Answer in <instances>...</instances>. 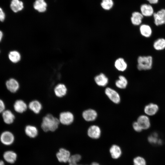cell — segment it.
<instances>
[{
    "mask_svg": "<svg viewBox=\"0 0 165 165\" xmlns=\"http://www.w3.org/2000/svg\"><path fill=\"white\" fill-rule=\"evenodd\" d=\"M154 49L157 50H161L165 49V39L158 38L155 41L153 44Z\"/></svg>",
    "mask_w": 165,
    "mask_h": 165,
    "instance_id": "4316f807",
    "label": "cell"
},
{
    "mask_svg": "<svg viewBox=\"0 0 165 165\" xmlns=\"http://www.w3.org/2000/svg\"><path fill=\"white\" fill-rule=\"evenodd\" d=\"M74 116L70 112H63L61 113L59 116L60 123L65 125L71 124L74 120Z\"/></svg>",
    "mask_w": 165,
    "mask_h": 165,
    "instance_id": "3957f363",
    "label": "cell"
},
{
    "mask_svg": "<svg viewBox=\"0 0 165 165\" xmlns=\"http://www.w3.org/2000/svg\"><path fill=\"white\" fill-rule=\"evenodd\" d=\"M134 165H147L145 160L143 157L138 156L133 160Z\"/></svg>",
    "mask_w": 165,
    "mask_h": 165,
    "instance_id": "1f68e13d",
    "label": "cell"
},
{
    "mask_svg": "<svg viewBox=\"0 0 165 165\" xmlns=\"http://www.w3.org/2000/svg\"><path fill=\"white\" fill-rule=\"evenodd\" d=\"M141 13L145 16H150L153 15L154 10L152 6L149 4H143L141 6Z\"/></svg>",
    "mask_w": 165,
    "mask_h": 165,
    "instance_id": "ac0fdd59",
    "label": "cell"
},
{
    "mask_svg": "<svg viewBox=\"0 0 165 165\" xmlns=\"http://www.w3.org/2000/svg\"><path fill=\"white\" fill-rule=\"evenodd\" d=\"M14 139L13 134L9 131H3L0 136V141L1 142L5 145H11L13 143Z\"/></svg>",
    "mask_w": 165,
    "mask_h": 165,
    "instance_id": "277c9868",
    "label": "cell"
},
{
    "mask_svg": "<svg viewBox=\"0 0 165 165\" xmlns=\"http://www.w3.org/2000/svg\"><path fill=\"white\" fill-rule=\"evenodd\" d=\"M94 81L97 84L100 86H105L108 82V78L102 73L96 76L94 78Z\"/></svg>",
    "mask_w": 165,
    "mask_h": 165,
    "instance_id": "d6986e66",
    "label": "cell"
},
{
    "mask_svg": "<svg viewBox=\"0 0 165 165\" xmlns=\"http://www.w3.org/2000/svg\"><path fill=\"white\" fill-rule=\"evenodd\" d=\"M119 79L115 82V85L117 87L121 89L125 88L128 84V81L125 77L123 75H120Z\"/></svg>",
    "mask_w": 165,
    "mask_h": 165,
    "instance_id": "f1b7e54d",
    "label": "cell"
},
{
    "mask_svg": "<svg viewBox=\"0 0 165 165\" xmlns=\"http://www.w3.org/2000/svg\"><path fill=\"white\" fill-rule=\"evenodd\" d=\"M137 62V67L138 70H149L152 67V57L150 56H140L138 58Z\"/></svg>",
    "mask_w": 165,
    "mask_h": 165,
    "instance_id": "7a4b0ae2",
    "label": "cell"
},
{
    "mask_svg": "<svg viewBox=\"0 0 165 165\" xmlns=\"http://www.w3.org/2000/svg\"><path fill=\"white\" fill-rule=\"evenodd\" d=\"M143 18V16L141 13L134 12L132 13L131 18V23L134 25H139L141 24Z\"/></svg>",
    "mask_w": 165,
    "mask_h": 165,
    "instance_id": "7402d4cb",
    "label": "cell"
},
{
    "mask_svg": "<svg viewBox=\"0 0 165 165\" xmlns=\"http://www.w3.org/2000/svg\"><path fill=\"white\" fill-rule=\"evenodd\" d=\"M97 116L96 111L92 109H89L84 111L82 113L83 118L87 121H92L95 120Z\"/></svg>",
    "mask_w": 165,
    "mask_h": 165,
    "instance_id": "9c48e42d",
    "label": "cell"
},
{
    "mask_svg": "<svg viewBox=\"0 0 165 165\" xmlns=\"http://www.w3.org/2000/svg\"><path fill=\"white\" fill-rule=\"evenodd\" d=\"M143 130H147L151 126V123L149 118L147 115H141L138 118L137 121Z\"/></svg>",
    "mask_w": 165,
    "mask_h": 165,
    "instance_id": "7c38bea8",
    "label": "cell"
},
{
    "mask_svg": "<svg viewBox=\"0 0 165 165\" xmlns=\"http://www.w3.org/2000/svg\"><path fill=\"white\" fill-rule=\"evenodd\" d=\"M0 165H5L4 161L2 160H0Z\"/></svg>",
    "mask_w": 165,
    "mask_h": 165,
    "instance_id": "ab89813d",
    "label": "cell"
},
{
    "mask_svg": "<svg viewBox=\"0 0 165 165\" xmlns=\"http://www.w3.org/2000/svg\"><path fill=\"white\" fill-rule=\"evenodd\" d=\"M148 141L150 144L153 145H161L162 144V140L158 138V134L154 132L149 135L148 138Z\"/></svg>",
    "mask_w": 165,
    "mask_h": 165,
    "instance_id": "83f0119b",
    "label": "cell"
},
{
    "mask_svg": "<svg viewBox=\"0 0 165 165\" xmlns=\"http://www.w3.org/2000/svg\"><path fill=\"white\" fill-rule=\"evenodd\" d=\"M5 18V14L2 9L0 7V21L3 22Z\"/></svg>",
    "mask_w": 165,
    "mask_h": 165,
    "instance_id": "e575fe53",
    "label": "cell"
},
{
    "mask_svg": "<svg viewBox=\"0 0 165 165\" xmlns=\"http://www.w3.org/2000/svg\"><path fill=\"white\" fill-rule=\"evenodd\" d=\"M6 86L7 89L13 93H16L20 87L19 82L14 78H10L7 80L6 82Z\"/></svg>",
    "mask_w": 165,
    "mask_h": 165,
    "instance_id": "52a82bcc",
    "label": "cell"
},
{
    "mask_svg": "<svg viewBox=\"0 0 165 165\" xmlns=\"http://www.w3.org/2000/svg\"><path fill=\"white\" fill-rule=\"evenodd\" d=\"M105 93L109 99L115 104H118L120 101V97L119 93L115 90L110 87H107Z\"/></svg>",
    "mask_w": 165,
    "mask_h": 165,
    "instance_id": "5b68a950",
    "label": "cell"
},
{
    "mask_svg": "<svg viewBox=\"0 0 165 165\" xmlns=\"http://www.w3.org/2000/svg\"><path fill=\"white\" fill-rule=\"evenodd\" d=\"M47 6V4L44 0H36L33 5L34 9L41 13L46 11Z\"/></svg>",
    "mask_w": 165,
    "mask_h": 165,
    "instance_id": "603a6c76",
    "label": "cell"
},
{
    "mask_svg": "<svg viewBox=\"0 0 165 165\" xmlns=\"http://www.w3.org/2000/svg\"><path fill=\"white\" fill-rule=\"evenodd\" d=\"M60 123L58 119L52 115L48 114L42 118L41 127L45 132H53L58 128Z\"/></svg>",
    "mask_w": 165,
    "mask_h": 165,
    "instance_id": "6da1fadb",
    "label": "cell"
},
{
    "mask_svg": "<svg viewBox=\"0 0 165 165\" xmlns=\"http://www.w3.org/2000/svg\"><path fill=\"white\" fill-rule=\"evenodd\" d=\"M109 151L112 157L114 159L118 158L121 155V149L119 146L116 145H112Z\"/></svg>",
    "mask_w": 165,
    "mask_h": 165,
    "instance_id": "484cf974",
    "label": "cell"
},
{
    "mask_svg": "<svg viewBox=\"0 0 165 165\" xmlns=\"http://www.w3.org/2000/svg\"><path fill=\"white\" fill-rule=\"evenodd\" d=\"M6 106L4 102L0 99V113L2 112L5 110Z\"/></svg>",
    "mask_w": 165,
    "mask_h": 165,
    "instance_id": "836d02e7",
    "label": "cell"
},
{
    "mask_svg": "<svg viewBox=\"0 0 165 165\" xmlns=\"http://www.w3.org/2000/svg\"><path fill=\"white\" fill-rule=\"evenodd\" d=\"M114 65L117 70L121 72L124 71L127 68V63L122 58L117 59L115 62Z\"/></svg>",
    "mask_w": 165,
    "mask_h": 165,
    "instance_id": "cb8c5ba5",
    "label": "cell"
},
{
    "mask_svg": "<svg viewBox=\"0 0 165 165\" xmlns=\"http://www.w3.org/2000/svg\"><path fill=\"white\" fill-rule=\"evenodd\" d=\"M132 126L134 129L137 132H141L143 130L141 126L137 121L134 122Z\"/></svg>",
    "mask_w": 165,
    "mask_h": 165,
    "instance_id": "d6a6232c",
    "label": "cell"
},
{
    "mask_svg": "<svg viewBox=\"0 0 165 165\" xmlns=\"http://www.w3.org/2000/svg\"><path fill=\"white\" fill-rule=\"evenodd\" d=\"M78 163L75 162H72V163H69V165H83L81 164H77Z\"/></svg>",
    "mask_w": 165,
    "mask_h": 165,
    "instance_id": "74e56055",
    "label": "cell"
},
{
    "mask_svg": "<svg viewBox=\"0 0 165 165\" xmlns=\"http://www.w3.org/2000/svg\"><path fill=\"white\" fill-rule=\"evenodd\" d=\"M24 131L26 135L31 138H35L38 134L37 128L35 126L28 125L26 126Z\"/></svg>",
    "mask_w": 165,
    "mask_h": 165,
    "instance_id": "ffe728a7",
    "label": "cell"
},
{
    "mask_svg": "<svg viewBox=\"0 0 165 165\" xmlns=\"http://www.w3.org/2000/svg\"><path fill=\"white\" fill-rule=\"evenodd\" d=\"M139 31L141 35L145 38H149L152 33V30L151 27L146 24H142L140 25Z\"/></svg>",
    "mask_w": 165,
    "mask_h": 165,
    "instance_id": "44dd1931",
    "label": "cell"
},
{
    "mask_svg": "<svg viewBox=\"0 0 165 165\" xmlns=\"http://www.w3.org/2000/svg\"><path fill=\"white\" fill-rule=\"evenodd\" d=\"M3 157L4 160L6 162L12 164L16 161L17 156L14 151L12 150H7L4 152Z\"/></svg>",
    "mask_w": 165,
    "mask_h": 165,
    "instance_id": "2e32d148",
    "label": "cell"
},
{
    "mask_svg": "<svg viewBox=\"0 0 165 165\" xmlns=\"http://www.w3.org/2000/svg\"><path fill=\"white\" fill-rule=\"evenodd\" d=\"M3 36V33L1 31H0V42H1V41L2 40Z\"/></svg>",
    "mask_w": 165,
    "mask_h": 165,
    "instance_id": "8d00e7d4",
    "label": "cell"
},
{
    "mask_svg": "<svg viewBox=\"0 0 165 165\" xmlns=\"http://www.w3.org/2000/svg\"><path fill=\"white\" fill-rule=\"evenodd\" d=\"M10 7L14 12L16 13L21 10L24 8L23 2L19 0H12Z\"/></svg>",
    "mask_w": 165,
    "mask_h": 165,
    "instance_id": "d4e9b609",
    "label": "cell"
},
{
    "mask_svg": "<svg viewBox=\"0 0 165 165\" xmlns=\"http://www.w3.org/2000/svg\"><path fill=\"white\" fill-rule=\"evenodd\" d=\"M87 134L91 138L95 139L98 138L101 134V129L97 126L92 125L88 130Z\"/></svg>",
    "mask_w": 165,
    "mask_h": 165,
    "instance_id": "30bf717a",
    "label": "cell"
},
{
    "mask_svg": "<svg viewBox=\"0 0 165 165\" xmlns=\"http://www.w3.org/2000/svg\"><path fill=\"white\" fill-rule=\"evenodd\" d=\"M149 3L152 4H155L158 3L159 0H147Z\"/></svg>",
    "mask_w": 165,
    "mask_h": 165,
    "instance_id": "d590c367",
    "label": "cell"
},
{
    "mask_svg": "<svg viewBox=\"0 0 165 165\" xmlns=\"http://www.w3.org/2000/svg\"><path fill=\"white\" fill-rule=\"evenodd\" d=\"M159 109L158 105L153 103H150L145 107L144 112L148 116H152L155 115Z\"/></svg>",
    "mask_w": 165,
    "mask_h": 165,
    "instance_id": "9a60e30c",
    "label": "cell"
},
{
    "mask_svg": "<svg viewBox=\"0 0 165 165\" xmlns=\"http://www.w3.org/2000/svg\"><path fill=\"white\" fill-rule=\"evenodd\" d=\"M8 56L10 60L13 63L18 62L21 59V55L20 53L15 50L10 52Z\"/></svg>",
    "mask_w": 165,
    "mask_h": 165,
    "instance_id": "f546056e",
    "label": "cell"
},
{
    "mask_svg": "<svg viewBox=\"0 0 165 165\" xmlns=\"http://www.w3.org/2000/svg\"><path fill=\"white\" fill-rule=\"evenodd\" d=\"M90 165H100L99 163L97 162H93Z\"/></svg>",
    "mask_w": 165,
    "mask_h": 165,
    "instance_id": "f35d334b",
    "label": "cell"
},
{
    "mask_svg": "<svg viewBox=\"0 0 165 165\" xmlns=\"http://www.w3.org/2000/svg\"><path fill=\"white\" fill-rule=\"evenodd\" d=\"M154 23L156 26L165 24V9H162L153 14Z\"/></svg>",
    "mask_w": 165,
    "mask_h": 165,
    "instance_id": "8992f818",
    "label": "cell"
},
{
    "mask_svg": "<svg viewBox=\"0 0 165 165\" xmlns=\"http://www.w3.org/2000/svg\"><path fill=\"white\" fill-rule=\"evenodd\" d=\"M2 114L3 120L6 124L9 125L13 122L15 116L11 111L5 110Z\"/></svg>",
    "mask_w": 165,
    "mask_h": 165,
    "instance_id": "8fae6325",
    "label": "cell"
},
{
    "mask_svg": "<svg viewBox=\"0 0 165 165\" xmlns=\"http://www.w3.org/2000/svg\"><path fill=\"white\" fill-rule=\"evenodd\" d=\"M29 109L35 113L38 114L40 113L42 108L41 103L36 100L31 101L29 104Z\"/></svg>",
    "mask_w": 165,
    "mask_h": 165,
    "instance_id": "e0dca14e",
    "label": "cell"
},
{
    "mask_svg": "<svg viewBox=\"0 0 165 165\" xmlns=\"http://www.w3.org/2000/svg\"><path fill=\"white\" fill-rule=\"evenodd\" d=\"M28 106L26 103L20 99L16 100L13 105V108L15 112L22 113L26 111Z\"/></svg>",
    "mask_w": 165,
    "mask_h": 165,
    "instance_id": "4fadbf2b",
    "label": "cell"
},
{
    "mask_svg": "<svg viewBox=\"0 0 165 165\" xmlns=\"http://www.w3.org/2000/svg\"><path fill=\"white\" fill-rule=\"evenodd\" d=\"M58 160L61 162L66 163L68 162L70 157V152L64 148H61L56 154Z\"/></svg>",
    "mask_w": 165,
    "mask_h": 165,
    "instance_id": "ba28073f",
    "label": "cell"
},
{
    "mask_svg": "<svg viewBox=\"0 0 165 165\" xmlns=\"http://www.w3.org/2000/svg\"><path fill=\"white\" fill-rule=\"evenodd\" d=\"M101 5L103 9L108 10L113 6V2L112 0H102Z\"/></svg>",
    "mask_w": 165,
    "mask_h": 165,
    "instance_id": "4dcf8cb0",
    "label": "cell"
},
{
    "mask_svg": "<svg viewBox=\"0 0 165 165\" xmlns=\"http://www.w3.org/2000/svg\"><path fill=\"white\" fill-rule=\"evenodd\" d=\"M54 92L57 97L61 98L64 96L66 94L67 89L64 84L59 83L55 87Z\"/></svg>",
    "mask_w": 165,
    "mask_h": 165,
    "instance_id": "5bb4252c",
    "label": "cell"
}]
</instances>
